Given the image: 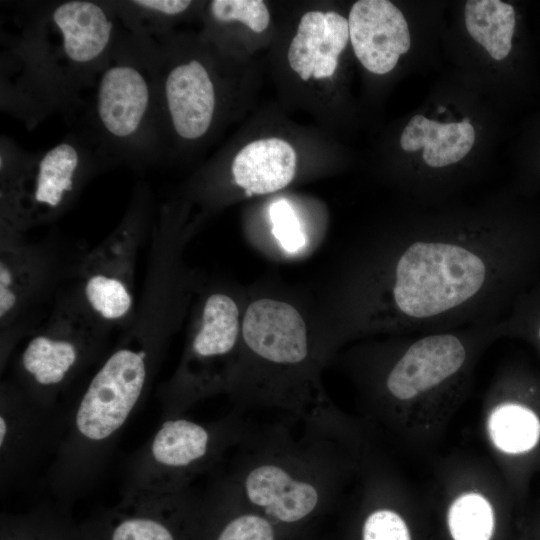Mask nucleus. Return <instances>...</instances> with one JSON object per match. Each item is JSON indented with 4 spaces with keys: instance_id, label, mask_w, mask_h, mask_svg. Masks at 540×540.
Returning a JSON list of instances; mask_svg holds the SVG:
<instances>
[{
    "instance_id": "7",
    "label": "nucleus",
    "mask_w": 540,
    "mask_h": 540,
    "mask_svg": "<svg viewBox=\"0 0 540 540\" xmlns=\"http://www.w3.org/2000/svg\"><path fill=\"white\" fill-rule=\"evenodd\" d=\"M239 333L235 301L223 293L210 295L179 369L165 384L174 401L191 408L223 387L226 376L218 364L232 354Z\"/></svg>"
},
{
    "instance_id": "20",
    "label": "nucleus",
    "mask_w": 540,
    "mask_h": 540,
    "mask_svg": "<svg viewBox=\"0 0 540 540\" xmlns=\"http://www.w3.org/2000/svg\"><path fill=\"white\" fill-rule=\"evenodd\" d=\"M489 434L494 444L511 454L531 450L540 437V421L528 407L505 402L494 408L488 420Z\"/></svg>"
},
{
    "instance_id": "24",
    "label": "nucleus",
    "mask_w": 540,
    "mask_h": 540,
    "mask_svg": "<svg viewBox=\"0 0 540 540\" xmlns=\"http://www.w3.org/2000/svg\"><path fill=\"white\" fill-rule=\"evenodd\" d=\"M234 488L238 497L237 511L235 515L226 519L213 540H277L274 521L250 506L244 499L242 509L239 510L242 496L235 486Z\"/></svg>"
},
{
    "instance_id": "16",
    "label": "nucleus",
    "mask_w": 540,
    "mask_h": 540,
    "mask_svg": "<svg viewBox=\"0 0 540 540\" xmlns=\"http://www.w3.org/2000/svg\"><path fill=\"white\" fill-rule=\"evenodd\" d=\"M296 152L285 140L265 138L250 142L234 157V182L248 195L268 194L286 187L294 178Z\"/></svg>"
},
{
    "instance_id": "3",
    "label": "nucleus",
    "mask_w": 540,
    "mask_h": 540,
    "mask_svg": "<svg viewBox=\"0 0 540 540\" xmlns=\"http://www.w3.org/2000/svg\"><path fill=\"white\" fill-rule=\"evenodd\" d=\"M304 421L301 439L280 430L257 439L227 475L242 498L275 523L309 518L337 489L340 464L331 444L337 413L328 409Z\"/></svg>"
},
{
    "instance_id": "21",
    "label": "nucleus",
    "mask_w": 540,
    "mask_h": 540,
    "mask_svg": "<svg viewBox=\"0 0 540 540\" xmlns=\"http://www.w3.org/2000/svg\"><path fill=\"white\" fill-rule=\"evenodd\" d=\"M1 540H82L61 510L39 506L2 519Z\"/></svg>"
},
{
    "instance_id": "6",
    "label": "nucleus",
    "mask_w": 540,
    "mask_h": 540,
    "mask_svg": "<svg viewBox=\"0 0 540 540\" xmlns=\"http://www.w3.org/2000/svg\"><path fill=\"white\" fill-rule=\"evenodd\" d=\"M68 413L47 407L19 386L5 385L0 397L1 494L51 463L66 431Z\"/></svg>"
},
{
    "instance_id": "25",
    "label": "nucleus",
    "mask_w": 540,
    "mask_h": 540,
    "mask_svg": "<svg viewBox=\"0 0 540 540\" xmlns=\"http://www.w3.org/2000/svg\"><path fill=\"white\" fill-rule=\"evenodd\" d=\"M504 325L505 336L525 338L540 349V278L515 299Z\"/></svg>"
},
{
    "instance_id": "13",
    "label": "nucleus",
    "mask_w": 540,
    "mask_h": 540,
    "mask_svg": "<svg viewBox=\"0 0 540 540\" xmlns=\"http://www.w3.org/2000/svg\"><path fill=\"white\" fill-rule=\"evenodd\" d=\"M151 103V86L135 64L115 63L103 72L96 95L102 128L113 138L127 140L141 129Z\"/></svg>"
},
{
    "instance_id": "28",
    "label": "nucleus",
    "mask_w": 540,
    "mask_h": 540,
    "mask_svg": "<svg viewBox=\"0 0 540 540\" xmlns=\"http://www.w3.org/2000/svg\"><path fill=\"white\" fill-rule=\"evenodd\" d=\"M362 540H411L408 526L396 511L380 507L364 520Z\"/></svg>"
},
{
    "instance_id": "17",
    "label": "nucleus",
    "mask_w": 540,
    "mask_h": 540,
    "mask_svg": "<svg viewBox=\"0 0 540 540\" xmlns=\"http://www.w3.org/2000/svg\"><path fill=\"white\" fill-rule=\"evenodd\" d=\"M474 140L475 131L468 118L441 123L415 115L404 128L400 145L407 152L423 148L425 163L431 168H443L463 159Z\"/></svg>"
},
{
    "instance_id": "18",
    "label": "nucleus",
    "mask_w": 540,
    "mask_h": 540,
    "mask_svg": "<svg viewBox=\"0 0 540 540\" xmlns=\"http://www.w3.org/2000/svg\"><path fill=\"white\" fill-rule=\"evenodd\" d=\"M338 57L326 38L325 13L306 12L288 49L291 69L304 81L328 78L336 71Z\"/></svg>"
},
{
    "instance_id": "27",
    "label": "nucleus",
    "mask_w": 540,
    "mask_h": 540,
    "mask_svg": "<svg viewBox=\"0 0 540 540\" xmlns=\"http://www.w3.org/2000/svg\"><path fill=\"white\" fill-rule=\"evenodd\" d=\"M269 215L272 232L281 247L288 253L299 252L305 246V235L289 203L285 200L273 203Z\"/></svg>"
},
{
    "instance_id": "8",
    "label": "nucleus",
    "mask_w": 540,
    "mask_h": 540,
    "mask_svg": "<svg viewBox=\"0 0 540 540\" xmlns=\"http://www.w3.org/2000/svg\"><path fill=\"white\" fill-rule=\"evenodd\" d=\"M202 494L193 488L175 494L121 495L81 531L82 540H179L178 524L197 515Z\"/></svg>"
},
{
    "instance_id": "10",
    "label": "nucleus",
    "mask_w": 540,
    "mask_h": 540,
    "mask_svg": "<svg viewBox=\"0 0 540 540\" xmlns=\"http://www.w3.org/2000/svg\"><path fill=\"white\" fill-rule=\"evenodd\" d=\"M90 343L66 328H54L33 336L19 358L21 388L34 400L56 407L61 389L72 379L90 354Z\"/></svg>"
},
{
    "instance_id": "23",
    "label": "nucleus",
    "mask_w": 540,
    "mask_h": 540,
    "mask_svg": "<svg viewBox=\"0 0 540 540\" xmlns=\"http://www.w3.org/2000/svg\"><path fill=\"white\" fill-rule=\"evenodd\" d=\"M31 282V266L21 252L2 251L0 259V318L5 324L18 310Z\"/></svg>"
},
{
    "instance_id": "15",
    "label": "nucleus",
    "mask_w": 540,
    "mask_h": 540,
    "mask_svg": "<svg viewBox=\"0 0 540 540\" xmlns=\"http://www.w3.org/2000/svg\"><path fill=\"white\" fill-rule=\"evenodd\" d=\"M51 21L60 36L64 56L74 64L92 63L110 44L113 22L107 11L95 2H63L53 10Z\"/></svg>"
},
{
    "instance_id": "2",
    "label": "nucleus",
    "mask_w": 540,
    "mask_h": 540,
    "mask_svg": "<svg viewBox=\"0 0 540 540\" xmlns=\"http://www.w3.org/2000/svg\"><path fill=\"white\" fill-rule=\"evenodd\" d=\"M153 349L143 339L121 344L105 358L68 412L66 431L46 474L48 487L61 503L85 495L106 469L147 390Z\"/></svg>"
},
{
    "instance_id": "19",
    "label": "nucleus",
    "mask_w": 540,
    "mask_h": 540,
    "mask_svg": "<svg viewBox=\"0 0 540 540\" xmlns=\"http://www.w3.org/2000/svg\"><path fill=\"white\" fill-rule=\"evenodd\" d=\"M465 24L470 36L495 60L506 58L515 30L514 8L500 0H469L465 4Z\"/></svg>"
},
{
    "instance_id": "29",
    "label": "nucleus",
    "mask_w": 540,
    "mask_h": 540,
    "mask_svg": "<svg viewBox=\"0 0 540 540\" xmlns=\"http://www.w3.org/2000/svg\"><path fill=\"white\" fill-rule=\"evenodd\" d=\"M191 3L187 0H138L131 2L144 11L164 16L178 15L187 10Z\"/></svg>"
},
{
    "instance_id": "4",
    "label": "nucleus",
    "mask_w": 540,
    "mask_h": 540,
    "mask_svg": "<svg viewBox=\"0 0 540 540\" xmlns=\"http://www.w3.org/2000/svg\"><path fill=\"white\" fill-rule=\"evenodd\" d=\"M248 434L238 413L209 422L164 418L127 462L121 495L187 491Z\"/></svg>"
},
{
    "instance_id": "9",
    "label": "nucleus",
    "mask_w": 540,
    "mask_h": 540,
    "mask_svg": "<svg viewBox=\"0 0 540 540\" xmlns=\"http://www.w3.org/2000/svg\"><path fill=\"white\" fill-rule=\"evenodd\" d=\"M79 165V151L70 142H61L38 157L11 186L14 219L34 224L58 211L74 189Z\"/></svg>"
},
{
    "instance_id": "5",
    "label": "nucleus",
    "mask_w": 540,
    "mask_h": 540,
    "mask_svg": "<svg viewBox=\"0 0 540 540\" xmlns=\"http://www.w3.org/2000/svg\"><path fill=\"white\" fill-rule=\"evenodd\" d=\"M505 336L504 318L460 329L416 334L395 347L379 379V394L410 403L451 393L465 381L476 354Z\"/></svg>"
},
{
    "instance_id": "14",
    "label": "nucleus",
    "mask_w": 540,
    "mask_h": 540,
    "mask_svg": "<svg viewBox=\"0 0 540 540\" xmlns=\"http://www.w3.org/2000/svg\"><path fill=\"white\" fill-rule=\"evenodd\" d=\"M164 98L179 137L194 140L208 131L216 97L211 77L201 62L190 60L172 67L165 76Z\"/></svg>"
},
{
    "instance_id": "1",
    "label": "nucleus",
    "mask_w": 540,
    "mask_h": 540,
    "mask_svg": "<svg viewBox=\"0 0 540 540\" xmlns=\"http://www.w3.org/2000/svg\"><path fill=\"white\" fill-rule=\"evenodd\" d=\"M385 253L363 293V328L424 334L498 321L540 278V234L521 227H417Z\"/></svg>"
},
{
    "instance_id": "26",
    "label": "nucleus",
    "mask_w": 540,
    "mask_h": 540,
    "mask_svg": "<svg viewBox=\"0 0 540 540\" xmlns=\"http://www.w3.org/2000/svg\"><path fill=\"white\" fill-rule=\"evenodd\" d=\"M210 12L219 22L239 21L256 33L263 32L270 22L269 10L261 0H214Z\"/></svg>"
},
{
    "instance_id": "11",
    "label": "nucleus",
    "mask_w": 540,
    "mask_h": 540,
    "mask_svg": "<svg viewBox=\"0 0 540 540\" xmlns=\"http://www.w3.org/2000/svg\"><path fill=\"white\" fill-rule=\"evenodd\" d=\"M241 333L251 355L268 366L294 368L309 358L306 324L289 303L268 298L252 302Z\"/></svg>"
},
{
    "instance_id": "12",
    "label": "nucleus",
    "mask_w": 540,
    "mask_h": 540,
    "mask_svg": "<svg viewBox=\"0 0 540 540\" xmlns=\"http://www.w3.org/2000/svg\"><path fill=\"white\" fill-rule=\"evenodd\" d=\"M354 53L368 71L383 75L410 49V33L402 12L387 0H359L348 17Z\"/></svg>"
},
{
    "instance_id": "22",
    "label": "nucleus",
    "mask_w": 540,
    "mask_h": 540,
    "mask_svg": "<svg viewBox=\"0 0 540 540\" xmlns=\"http://www.w3.org/2000/svg\"><path fill=\"white\" fill-rule=\"evenodd\" d=\"M454 540H490L494 513L489 501L478 493H466L451 504L447 516Z\"/></svg>"
}]
</instances>
